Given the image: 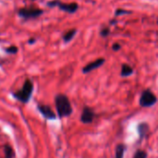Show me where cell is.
<instances>
[{
    "instance_id": "cell-1",
    "label": "cell",
    "mask_w": 158,
    "mask_h": 158,
    "mask_svg": "<svg viewBox=\"0 0 158 158\" xmlns=\"http://www.w3.org/2000/svg\"><path fill=\"white\" fill-rule=\"evenodd\" d=\"M56 108L59 118H67L72 114V106L69 99L65 94H57L55 98Z\"/></svg>"
},
{
    "instance_id": "cell-2",
    "label": "cell",
    "mask_w": 158,
    "mask_h": 158,
    "mask_svg": "<svg viewBox=\"0 0 158 158\" xmlns=\"http://www.w3.org/2000/svg\"><path fill=\"white\" fill-rule=\"evenodd\" d=\"M32 91H33V84H32L31 81L28 79V80L25 81L21 90L18 91L13 95L19 102L26 104V103H28L30 101V98H31V96L32 94Z\"/></svg>"
},
{
    "instance_id": "cell-3",
    "label": "cell",
    "mask_w": 158,
    "mask_h": 158,
    "mask_svg": "<svg viewBox=\"0 0 158 158\" xmlns=\"http://www.w3.org/2000/svg\"><path fill=\"white\" fill-rule=\"evenodd\" d=\"M157 103V97L156 95L149 89H146L143 91L139 104L142 107H152Z\"/></svg>"
},
{
    "instance_id": "cell-4",
    "label": "cell",
    "mask_w": 158,
    "mask_h": 158,
    "mask_svg": "<svg viewBox=\"0 0 158 158\" xmlns=\"http://www.w3.org/2000/svg\"><path fill=\"white\" fill-rule=\"evenodd\" d=\"M19 14L24 19H33L41 16L43 14V10L37 7H25L19 9Z\"/></svg>"
},
{
    "instance_id": "cell-5",
    "label": "cell",
    "mask_w": 158,
    "mask_h": 158,
    "mask_svg": "<svg viewBox=\"0 0 158 158\" xmlns=\"http://www.w3.org/2000/svg\"><path fill=\"white\" fill-rule=\"evenodd\" d=\"M94 118H95L94 111L89 106H84L81 116V121L84 124H91L93 123Z\"/></svg>"
},
{
    "instance_id": "cell-6",
    "label": "cell",
    "mask_w": 158,
    "mask_h": 158,
    "mask_svg": "<svg viewBox=\"0 0 158 158\" xmlns=\"http://www.w3.org/2000/svg\"><path fill=\"white\" fill-rule=\"evenodd\" d=\"M105 62H106V59H105V58H103V57L97 58L96 60H94V61H93V62L87 64V65L82 69V72H83L84 74H87V73H89V72H91V71H93V70H94V69L100 68L101 66H103Z\"/></svg>"
},
{
    "instance_id": "cell-7",
    "label": "cell",
    "mask_w": 158,
    "mask_h": 158,
    "mask_svg": "<svg viewBox=\"0 0 158 158\" xmlns=\"http://www.w3.org/2000/svg\"><path fill=\"white\" fill-rule=\"evenodd\" d=\"M38 110L43 115L44 118L49 120H54L56 118V115L54 113V111L48 106L44 105H38Z\"/></svg>"
},
{
    "instance_id": "cell-8",
    "label": "cell",
    "mask_w": 158,
    "mask_h": 158,
    "mask_svg": "<svg viewBox=\"0 0 158 158\" xmlns=\"http://www.w3.org/2000/svg\"><path fill=\"white\" fill-rule=\"evenodd\" d=\"M57 6H59L60 9L66 11V12H69V13H74L77 11L79 6L78 4L76 3H69V4H64V3H60L57 1Z\"/></svg>"
},
{
    "instance_id": "cell-9",
    "label": "cell",
    "mask_w": 158,
    "mask_h": 158,
    "mask_svg": "<svg viewBox=\"0 0 158 158\" xmlns=\"http://www.w3.org/2000/svg\"><path fill=\"white\" fill-rule=\"evenodd\" d=\"M137 131H138V133H139V136H140L141 139L145 138L146 135L149 133V131H150L149 124H148V123H145V122L140 123V124L138 125Z\"/></svg>"
},
{
    "instance_id": "cell-10",
    "label": "cell",
    "mask_w": 158,
    "mask_h": 158,
    "mask_svg": "<svg viewBox=\"0 0 158 158\" xmlns=\"http://www.w3.org/2000/svg\"><path fill=\"white\" fill-rule=\"evenodd\" d=\"M127 150V145L124 143H118L115 149V158H124L125 152Z\"/></svg>"
},
{
    "instance_id": "cell-11",
    "label": "cell",
    "mask_w": 158,
    "mask_h": 158,
    "mask_svg": "<svg viewBox=\"0 0 158 158\" xmlns=\"http://www.w3.org/2000/svg\"><path fill=\"white\" fill-rule=\"evenodd\" d=\"M132 74H133V69L128 64H123L121 67L120 76L121 77H130Z\"/></svg>"
},
{
    "instance_id": "cell-12",
    "label": "cell",
    "mask_w": 158,
    "mask_h": 158,
    "mask_svg": "<svg viewBox=\"0 0 158 158\" xmlns=\"http://www.w3.org/2000/svg\"><path fill=\"white\" fill-rule=\"evenodd\" d=\"M76 32H77V31H76L75 29H72V30H69V31H67V32L64 34V36H63L64 41H65L66 43L71 41V40L73 39V37L75 36Z\"/></svg>"
},
{
    "instance_id": "cell-13",
    "label": "cell",
    "mask_w": 158,
    "mask_h": 158,
    "mask_svg": "<svg viewBox=\"0 0 158 158\" xmlns=\"http://www.w3.org/2000/svg\"><path fill=\"white\" fill-rule=\"evenodd\" d=\"M147 156H148V155H147L146 151L139 149V150H137L136 153L134 154L133 158H147Z\"/></svg>"
},
{
    "instance_id": "cell-14",
    "label": "cell",
    "mask_w": 158,
    "mask_h": 158,
    "mask_svg": "<svg viewBox=\"0 0 158 158\" xmlns=\"http://www.w3.org/2000/svg\"><path fill=\"white\" fill-rule=\"evenodd\" d=\"M5 155H6V158H12L14 156V152L11 146L9 145L5 146Z\"/></svg>"
},
{
    "instance_id": "cell-15",
    "label": "cell",
    "mask_w": 158,
    "mask_h": 158,
    "mask_svg": "<svg viewBox=\"0 0 158 158\" xmlns=\"http://www.w3.org/2000/svg\"><path fill=\"white\" fill-rule=\"evenodd\" d=\"M6 53H9V54H16V53L18 52V48H17L16 46L12 45V46H10V47H7V48L6 49Z\"/></svg>"
},
{
    "instance_id": "cell-16",
    "label": "cell",
    "mask_w": 158,
    "mask_h": 158,
    "mask_svg": "<svg viewBox=\"0 0 158 158\" xmlns=\"http://www.w3.org/2000/svg\"><path fill=\"white\" fill-rule=\"evenodd\" d=\"M109 32H110V30H109L108 28H104V29L101 31L100 34H101V36H103V37H106V36L109 34Z\"/></svg>"
},
{
    "instance_id": "cell-17",
    "label": "cell",
    "mask_w": 158,
    "mask_h": 158,
    "mask_svg": "<svg viewBox=\"0 0 158 158\" xmlns=\"http://www.w3.org/2000/svg\"><path fill=\"white\" fill-rule=\"evenodd\" d=\"M120 48H121V45H120L119 44H118V43L114 44H113V46H112V49H113L114 51H118Z\"/></svg>"
},
{
    "instance_id": "cell-18",
    "label": "cell",
    "mask_w": 158,
    "mask_h": 158,
    "mask_svg": "<svg viewBox=\"0 0 158 158\" xmlns=\"http://www.w3.org/2000/svg\"><path fill=\"white\" fill-rule=\"evenodd\" d=\"M122 13L129 14L130 12H129V11H126V10H123V9H118V10L116 11V15H117V16H118V15H120V14H122Z\"/></svg>"
},
{
    "instance_id": "cell-19",
    "label": "cell",
    "mask_w": 158,
    "mask_h": 158,
    "mask_svg": "<svg viewBox=\"0 0 158 158\" xmlns=\"http://www.w3.org/2000/svg\"><path fill=\"white\" fill-rule=\"evenodd\" d=\"M157 23H158V20H157Z\"/></svg>"
}]
</instances>
